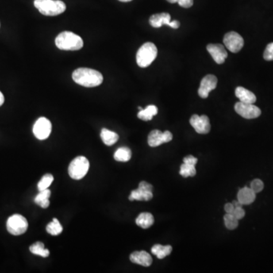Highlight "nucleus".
<instances>
[{"instance_id": "nucleus-1", "label": "nucleus", "mask_w": 273, "mask_h": 273, "mask_svg": "<svg viewBox=\"0 0 273 273\" xmlns=\"http://www.w3.org/2000/svg\"><path fill=\"white\" fill-rule=\"evenodd\" d=\"M72 78L75 83L85 87H95L103 82V76L100 71L88 68H79L74 70Z\"/></svg>"}, {"instance_id": "nucleus-2", "label": "nucleus", "mask_w": 273, "mask_h": 273, "mask_svg": "<svg viewBox=\"0 0 273 273\" xmlns=\"http://www.w3.org/2000/svg\"><path fill=\"white\" fill-rule=\"evenodd\" d=\"M55 46L62 51H79L84 46L82 37L71 32L59 34L55 38Z\"/></svg>"}, {"instance_id": "nucleus-3", "label": "nucleus", "mask_w": 273, "mask_h": 273, "mask_svg": "<svg viewBox=\"0 0 273 273\" xmlns=\"http://www.w3.org/2000/svg\"><path fill=\"white\" fill-rule=\"evenodd\" d=\"M34 6L43 16H56L66 10V5L61 0H34Z\"/></svg>"}, {"instance_id": "nucleus-4", "label": "nucleus", "mask_w": 273, "mask_h": 273, "mask_svg": "<svg viewBox=\"0 0 273 273\" xmlns=\"http://www.w3.org/2000/svg\"><path fill=\"white\" fill-rule=\"evenodd\" d=\"M157 54L156 45L151 42H147L143 44L136 52V63L140 68L148 67L156 59Z\"/></svg>"}, {"instance_id": "nucleus-5", "label": "nucleus", "mask_w": 273, "mask_h": 273, "mask_svg": "<svg viewBox=\"0 0 273 273\" xmlns=\"http://www.w3.org/2000/svg\"><path fill=\"white\" fill-rule=\"evenodd\" d=\"M90 163L85 156H78L71 161L68 166V174L74 180H81L88 171Z\"/></svg>"}, {"instance_id": "nucleus-6", "label": "nucleus", "mask_w": 273, "mask_h": 273, "mask_svg": "<svg viewBox=\"0 0 273 273\" xmlns=\"http://www.w3.org/2000/svg\"><path fill=\"white\" fill-rule=\"evenodd\" d=\"M7 230L11 235H21L28 230V222L25 217L20 214L12 215L6 222Z\"/></svg>"}, {"instance_id": "nucleus-7", "label": "nucleus", "mask_w": 273, "mask_h": 273, "mask_svg": "<svg viewBox=\"0 0 273 273\" xmlns=\"http://www.w3.org/2000/svg\"><path fill=\"white\" fill-rule=\"evenodd\" d=\"M52 132L51 121L45 117L39 118L34 125L33 132L38 140H43L48 138Z\"/></svg>"}, {"instance_id": "nucleus-8", "label": "nucleus", "mask_w": 273, "mask_h": 273, "mask_svg": "<svg viewBox=\"0 0 273 273\" xmlns=\"http://www.w3.org/2000/svg\"><path fill=\"white\" fill-rule=\"evenodd\" d=\"M235 110L238 114L247 119H256L261 115V110L252 103L239 102L235 105Z\"/></svg>"}, {"instance_id": "nucleus-9", "label": "nucleus", "mask_w": 273, "mask_h": 273, "mask_svg": "<svg viewBox=\"0 0 273 273\" xmlns=\"http://www.w3.org/2000/svg\"><path fill=\"white\" fill-rule=\"evenodd\" d=\"M223 43L228 51L233 53H237L244 47V39L237 32H230L227 33L223 39Z\"/></svg>"}, {"instance_id": "nucleus-10", "label": "nucleus", "mask_w": 273, "mask_h": 273, "mask_svg": "<svg viewBox=\"0 0 273 273\" xmlns=\"http://www.w3.org/2000/svg\"><path fill=\"white\" fill-rule=\"evenodd\" d=\"M150 24L151 26L155 28H161L166 24L174 29H178L180 27V22L178 21H171V16L169 13L163 12L159 14H155L150 17Z\"/></svg>"}, {"instance_id": "nucleus-11", "label": "nucleus", "mask_w": 273, "mask_h": 273, "mask_svg": "<svg viewBox=\"0 0 273 273\" xmlns=\"http://www.w3.org/2000/svg\"><path fill=\"white\" fill-rule=\"evenodd\" d=\"M173 135L169 131L162 132L159 130H154L148 135V144L152 147H156L164 143L171 141Z\"/></svg>"}, {"instance_id": "nucleus-12", "label": "nucleus", "mask_w": 273, "mask_h": 273, "mask_svg": "<svg viewBox=\"0 0 273 273\" xmlns=\"http://www.w3.org/2000/svg\"><path fill=\"white\" fill-rule=\"evenodd\" d=\"M190 124L196 132L201 135H206L210 131L211 125L208 116L203 115H193L190 118Z\"/></svg>"}, {"instance_id": "nucleus-13", "label": "nucleus", "mask_w": 273, "mask_h": 273, "mask_svg": "<svg viewBox=\"0 0 273 273\" xmlns=\"http://www.w3.org/2000/svg\"><path fill=\"white\" fill-rule=\"evenodd\" d=\"M218 83V79L213 74H207L203 78L198 89V94L203 99L209 97V92L216 89Z\"/></svg>"}, {"instance_id": "nucleus-14", "label": "nucleus", "mask_w": 273, "mask_h": 273, "mask_svg": "<svg viewBox=\"0 0 273 273\" xmlns=\"http://www.w3.org/2000/svg\"><path fill=\"white\" fill-rule=\"evenodd\" d=\"M206 49L217 64L220 65L225 63V59L228 57V52L222 45L217 43H210L206 47Z\"/></svg>"}, {"instance_id": "nucleus-15", "label": "nucleus", "mask_w": 273, "mask_h": 273, "mask_svg": "<svg viewBox=\"0 0 273 273\" xmlns=\"http://www.w3.org/2000/svg\"><path fill=\"white\" fill-rule=\"evenodd\" d=\"M130 260L133 263L148 267L153 263L151 254L144 251H135L130 255Z\"/></svg>"}, {"instance_id": "nucleus-16", "label": "nucleus", "mask_w": 273, "mask_h": 273, "mask_svg": "<svg viewBox=\"0 0 273 273\" xmlns=\"http://www.w3.org/2000/svg\"><path fill=\"white\" fill-rule=\"evenodd\" d=\"M256 200V193L251 188L244 187L238 193V201L242 205H250Z\"/></svg>"}, {"instance_id": "nucleus-17", "label": "nucleus", "mask_w": 273, "mask_h": 273, "mask_svg": "<svg viewBox=\"0 0 273 273\" xmlns=\"http://www.w3.org/2000/svg\"><path fill=\"white\" fill-rule=\"evenodd\" d=\"M235 96L239 99L240 102L244 103L254 104L256 101L255 94L243 86H238L237 88L235 89Z\"/></svg>"}, {"instance_id": "nucleus-18", "label": "nucleus", "mask_w": 273, "mask_h": 273, "mask_svg": "<svg viewBox=\"0 0 273 273\" xmlns=\"http://www.w3.org/2000/svg\"><path fill=\"white\" fill-rule=\"evenodd\" d=\"M154 195H153L152 190H145V189L138 188L136 190H132L128 199L131 201H149L152 199Z\"/></svg>"}, {"instance_id": "nucleus-19", "label": "nucleus", "mask_w": 273, "mask_h": 273, "mask_svg": "<svg viewBox=\"0 0 273 273\" xmlns=\"http://www.w3.org/2000/svg\"><path fill=\"white\" fill-rule=\"evenodd\" d=\"M154 223V216L150 213H142L136 219V224L140 228L147 229Z\"/></svg>"}, {"instance_id": "nucleus-20", "label": "nucleus", "mask_w": 273, "mask_h": 273, "mask_svg": "<svg viewBox=\"0 0 273 273\" xmlns=\"http://www.w3.org/2000/svg\"><path fill=\"white\" fill-rule=\"evenodd\" d=\"M101 139L105 145L113 146L118 141L119 136L116 132H112L106 128H102L101 133Z\"/></svg>"}, {"instance_id": "nucleus-21", "label": "nucleus", "mask_w": 273, "mask_h": 273, "mask_svg": "<svg viewBox=\"0 0 273 273\" xmlns=\"http://www.w3.org/2000/svg\"><path fill=\"white\" fill-rule=\"evenodd\" d=\"M51 191L49 189L40 191L34 198V202L36 205H38L43 209H47L50 206V201L49 198L51 197Z\"/></svg>"}, {"instance_id": "nucleus-22", "label": "nucleus", "mask_w": 273, "mask_h": 273, "mask_svg": "<svg viewBox=\"0 0 273 273\" xmlns=\"http://www.w3.org/2000/svg\"><path fill=\"white\" fill-rule=\"evenodd\" d=\"M172 251V247L170 245H161V244H155L151 248V252L156 256L158 259H163L171 254Z\"/></svg>"}, {"instance_id": "nucleus-23", "label": "nucleus", "mask_w": 273, "mask_h": 273, "mask_svg": "<svg viewBox=\"0 0 273 273\" xmlns=\"http://www.w3.org/2000/svg\"><path fill=\"white\" fill-rule=\"evenodd\" d=\"M157 113L158 108L156 105H149L146 109H143L139 112L137 117L143 121H151Z\"/></svg>"}, {"instance_id": "nucleus-24", "label": "nucleus", "mask_w": 273, "mask_h": 273, "mask_svg": "<svg viewBox=\"0 0 273 273\" xmlns=\"http://www.w3.org/2000/svg\"><path fill=\"white\" fill-rule=\"evenodd\" d=\"M132 156V151L128 147H120L115 152L114 159L118 162H128Z\"/></svg>"}, {"instance_id": "nucleus-25", "label": "nucleus", "mask_w": 273, "mask_h": 273, "mask_svg": "<svg viewBox=\"0 0 273 273\" xmlns=\"http://www.w3.org/2000/svg\"><path fill=\"white\" fill-rule=\"evenodd\" d=\"M29 250L32 254L42 257L46 258L50 256V251L46 249L44 244L40 241L35 242L34 244L30 246Z\"/></svg>"}, {"instance_id": "nucleus-26", "label": "nucleus", "mask_w": 273, "mask_h": 273, "mask_svg": "<svg viewBox=\"0 0 273 273\" xmlns=\"http://www.w3.org/2000/svg\"><path fill=\"white\" fill-rule=\"evenodd\" d=\"M63 231V226L61 225L57 219L54 218L51 222L49 223L47 226V232L51 235H59Z\"/></svg>"}, {"instance_id": "nucleus-27", "label": "nucleus", "mask_w": 273, "mask_h": 273, "mask_svg": "<svg viewBox=\"0 0 273 273\" xmlns=\"http://www.w3.org/2000/svg\"><path fill=\"white\" fill-rule=\"evenodd\" d=\"M196 171L195 166L187 164L184 163L180 168V175L184 178H188V177L195 176Z\"/></svg>"}, {"instance_id": "nucleus-28", "label": "nucleus", "mask_w": 273, "mask_h": 273, "mask_svg": "<svg viewBox=\"0 0 273 273\" xmlns=\"http://www.w3.org/2000/svg\"><path fill=\"white\" fill-rule=\"evenodd\" d=\"M224 222L229 230H234L239 226V220L232 213H226L224 216Z\"/></svg>"}, {"instance_id": "nucleus-29", "label": "nucleus", "mask_w": 273, "mask_h": 273, "mask_svg": "<svg viewBox=\"0 0 273 273\" xmlns=\"http://www.w3.org/2000/svg\"><path fill=\"white\" fill-rule=\"evenodd\" d=\"M53 176L51 174H46V175H43L40 182H38V185H37V188H38L39 191L48 189L51 184L53 182Z\"/></svg>"}, {"instance_id": "nucleus-30", "label": "nucleus", "mask_w": 273, "mask_h": 273, "mask_svg": "<svg viewBox=\"0 0 273 273\" xmlns=\"http://www.w3.org/2000/svg\"><path fill=\"white\" fill-rule=\"evenodd\" d=\"M250 188L256 194V193H259V192L263 190V188H264V184H263L261 180L256 178V179H254L251 182V187Z\"/></svg>"}, {"instance_id": "nucleus-31", "label": "nucleus", "mask_w": 273, "mask_h": 273, "mask_svg": "<svg viewBox=\"0 0 273 273\" xmlns=\"http://www.w3.org/2000/svg\"><path fill=\"white\" fill-rule=\"evenodd\" d=\"M263 58L266 61L273 60V43H269L265 50Z\"/></svg>"}, {"instance_id": "nucleus-32", "label": "nucleus", "mask_w": 273, "mask_h": 273, "mask_svg": "<svg viewBox=\"0 0 273 273\" xmlns=\"http://www.w3.org/2000/svg\"><path fill=\"white\" fill-rule=\"evenodd\" d=\"M232 214H233L238 220H241V219L244 218V216H245V211L242 208V206H238V207H235L233 212H232Z\"/></svg>"}, {"instance_id": "nucleus-33", "label": "nucleus", "mask_w": 273, "mask_h": 273, "mask_svg": "<svg viewBox=\"0 0 273 273\" xmlns=\"http://www.w3.org/2000/svg\"><path fill=\"white\" fill-rule=\"evenodd\" d=\"M178 3L179 4L180 6L188 9L194 4V0H178Z\"/></svg>"}, {"instance_id": "nucleus-34", "label": "nucleus", "mask_w": 273, "mask_h": 273, "mask_svg": "<svg viewBox=\"0 0 273 273\" xmlns=\"http://www.w3.org/2000/svg\"><path fill=\"white\" fill-rule=\"evenodd\" d=\"M184 163H187V164L191 165V166H195L197 163V159L194 156H191V155H189V156H186V157L184 158Z\"/></svg>"}, {"instance_id": "nucleus-35", "label": "nucleus", "mask_w": 273, "mask_h": 273, "mask_svg": "<svg viewBox=\"0 0 273 273\" xmlns=\"http://www.w3.org/2000/svg\"><path fill=\"white\" fill-rule=\"evenodd\" d=\"M138 188H140L145 189V190H153L152 185H151V184H149L148 182H140V183L139 184Z\"/></svg>"}, {"instance_id": "nucleus-36", "label": "nucleus", "mask_w": 273, "mask_h": 273, "mask_svg": "<svg viewBox=\"0 0 273 273\" xmlns=\"http://www.w3.org/2000/svg\"><path fill=\"white\" fill-rule=\"evenodd\" d=\"M225 211L226 213H232V212L235 209V206H234L233 204L232 203H228V204L225 205Z\"/></svg>"}, {"instance_id": "nucleus-37", "label": "nucleus", "mask_w": 273, "mask_h": 273, "mask_svg": "<svg viewBox=\"0 0 273 273\" xmlns=\"http://www.w3.org/2000/svg\"><path fill=\"white\" fill-rule=\"evenodd\" d=\"M5 102V97H4L3 94H2V92L0 91V106L2 105V104Z\"/></svg>"}, {"instance_id": "nucleus-38", "label": "nucleus", "mask_w": 273, "mask_h": 273, "mask_svg": "<svg viewBox=\"0 0 273 273\" xmlns=\"http://www.w3.org/2000/svg\"><path fill=\"white\" fill-rule=\"evenodd\" d=\"M232 204H233L234 206H235V207H238V206H243V205H242L241 204H240V202H239V201H234L233 202H232Z\"/></svg>"}, {"instance_id": "nucleus-39", "label": "nucleus", "mask_w": 273, "mask_h": 273, "mask_svg": "<svg viewBox=\"0 0 273 273\" xmlns=\"http://www.w3.org/2000/svg\"><path fill=\"white\" fill-rule=\"evenodd\" d=\"M166 1L170 2V3H176V2H178V0H166Z\"/></svg>"}, {"instance_id": "nucleus-40", "label": "nucleus", "mask_w": 273, "mask_h": 273, "mask_svg": "<svg viewBox=\"0 0 273 273\" xmlns=\"http://www.w3.org/2000/svg\"><path fill=\"white\" fill-rule=\"evenodd\" d=\"M119 1L123 2H131V1H132V0H119Z\"/></svg>"}]
</instances>
